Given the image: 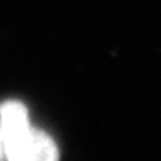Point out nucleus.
Returning <instances> with one entry per match:
<instances>
[{
  "label": "nucleus",
  "instance_id": "obj_2",
  "mask_svg": "<svg viewBox=\"0 0 161 161\" xmlns=\"http://www.w3.org/2000/svg\"><path fill=\"white\" fill-rule=\"evenodd\" d=\"M0 161H5V158H3V142H2V129H0Z\"/></svg>",
  "mask_w": 161,
  "mask_h": 161
},
{
  "label": "nucleus",
  "instance_id": "obj_1",
  "mask_svg": "<svg viewBox=\"0 0 161 161\" xmlns=\"http://www.w3.org/2000/svg\"><path fill=\"white\" fill-rule=\"evenodd\" d=\"M3 158L5 161H58L60 153L55 141L45 130L31 125L29 112L17 99L0 105Z\"/></svg>",
  "mask_w": 161,
  "mask_h": 161
}]
</instances>
